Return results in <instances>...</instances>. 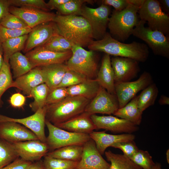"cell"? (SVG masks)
Returning <instances> with one entry per match:
<instances>
[{"label":"cell","mask_w":169,"mask_h":169,"mask_svg":"<svg viewBox=\"0 0 169 169\" xmlns=\"http://www.w3.org/2000/svg\"><path fill=\"white\" fill-rule=\"evenodd\" d=\"M93 51L103 52L115 57L133 59L139 62H144L148 59L149 48L144 43L136 41L125 44L113 38L107 32L101 39L93 40L87 46Z\"/></svg>","instance_id":"obj_1"},{"label":"cell","mask_w":169,"mask_h":169,"mask_svg":"<svg viewBox=\"0 0 169 169\" xmlns=\"http://www.w3.org/2000/svg\"><path fill=\"white\" fill-rule=\"evenodd\" d=\"M59 34L74 44L88 46L93 40L90 26L81 16L56 14L53 21Z\"/></svg>","instance_id":"obj_2"},{"label":"cell","mask_w":169,"mask_h":169,"mask_svg":"<svg viewBox=\"0 0 169 169\" xmlns=\"http://www.w3.org/2000/svg\"><path fill=\"white\" fill-rule=\"evenodd\" d=\"M139 8L129 3L122 11L113 10L108 25L109 33L113 38L122 42L132 35L134 28L140 20L138 15Z\"/></svg>","instance_id":"obj_3"},{"label":"cell","mask_w":169,"mask_h":169,"mask_svg":"<svg viewBox=\"0 0 169 169\" xmlns=\"http://www.w3.org/2000/svg\"><path fill=\"white\" fill-rule=\"evenodd\" d=\"M90 101L81 96H68L46 105V120L54 125L64 122L84 112Z\"/></svg>","instance_id":"obj_4"},{"label":"cell","mask_w":169,"mask_h":169,"mask_svg":"<svg viewBox=\"0 0 169 169\" xmlns=\"http://www.w3.org/2000/svg\"><path fill=\"white\" fill-rule=\"evenodd\" d=\"M146 23L140 20L132 35L145 42L155 55L169 59V37L160 31L145 27Z\"/></svg>","instance_id":"obj_5"},{"label":"cell","mask_w":169,"mask_h":169,"mask_svg":"<svg viewBox=\"0 0 169 169\" xmlns=\"http://www.w3.org/2000/svg\"><path fill=\"white\" fill-rule=\"evenodd\" d=\"M139 18L147 23L148 27L169 37V16L161 9L157 0H145L138 11Z\"/></svg>","instance_id":"obj_6"},{"label":"cell","mask_w":169,"mask_h":169,"mask_svg":"<svg viewBox=\"0 0 169 169\" xmlns=\"http://www.w3.org/2000/svg\"><path fill=\"white\" fill-rule=\"evenodd\" d=\"M71 51L72 55L65 62L69 70L74 71L92 79L97 75L98 64L94 51L87 50L74 45Z\"/></svg>","instance_id":"obj_7"},{"label":"cell","mask_w":169,"mask_h":169,"mask_svg":"<svg viewBox=\"0 0 169 169\" xmlns=\"http://www.w3.org/2000/svg\"><path fill=\"white\" fill-rule=\"evenodd\" d=\"M45 125L49 131L46 143L49 152L67 146L83 145L91 139L89 134L69 132L59 128L46 120Z\"/></svg>","instance_id":"obj_8"},{"label":"cell","mask_w":169,"mask_h":169,"mask_svg":"<svg viewBox=\"0 0 169 169\" xmlns=\"http://www.w3.org/2000/svg\"><path fill=\"white\" fill-rule=\"evenodd\" d=\"M111 12L110 6L102 4L95 8L83 5L81 16L84 18L89 23L93 38L96 40L102 39L107 33Z\"/></svg>","instance_id":"obj_9"},{"label":"cell","mask_w":169,"mask_h":169,"mask_svg":"<svg viewBox=\"0 0 169 169\" xmlns=\"http://www.w3.org/2000/svg\"><path fill=\"white\" fill-rule=\"evenodd\" d=\"M152 83V78L150 73L144 71L135 81L115 83V95L119 108L125 106L138 92Z\"/></svg>","instance_id":"obj_10"},{"label":"cell","mask_w":169,"mask_h":169,"mask_svg":"<svg viewBox=\"0 0 169 169\" xmlns=\"http://www.w3.org/2000/svg\"><path fill=\"white\" fill-rule=\"evenodd\" d=\"M119 108L116 95L101 87L96 95L87 105L84 112L90 115L98 113L110 115L114 114Z\"/></svg>","instance_id":"obj_11"},{"label":"cell","mask_w":169,"mask_h":169,"mask_svg":"<svg viewBox=\"0 0 169 169\" xmlns=\"http://www.w3.org/2000/svg\"><path fill=\"white\" fill-rule=\"evenodd\" d=\"M46 105L39 108L30 116L22 118H15L0 114V123L13 121L21 124L33 132L41 141L45 142V133Z\"/></svg>","instance_id":"obj_12"},{"label":"cell","mask_w":169,"mask_h":169,"mask_svg":"<svg viewBox=\"0 0 169 169\" xmlns=\"http://www.w3.org/2000/svg\"><path fill=\"white\" fill-rule=\"evenodd\" d=\"M72 55L71 50L59 53L49 50L40 46L26 53L25 55L35 67L55 64L64 63Z\"/></svg>","instance_id":"obj_13"},{"label":"cell","mask_w":169,"mask_h":169,"mask_svg":"<svg viewBox=\"0 0 169 169\" xmlns=\"http://www.w3.org/2000/svg\"><path fill=\"white\" fill-rule=\"evenodd\" d=\"M9 12L22 19L32 28L40 24L53 21L56 14L32 7L11 6Z\"/></svg>","instance_id":"obj_14"},{"label":"cell","mask_w":169,"mask_h":169,"mask_svg":"<svg viewBox=\"0 0 169 169\" xmlns=\"http://www.w3.org/2000/svg\"><path fill=\"white\" fill-rule=\"evenodd\" d=\"M90 117L96 129H103L113 133L131 134L138 130L137 125L126 120L113 116L93 114Z\"/></svg>","instance_id":"obj_15"},{"label":"cell","mask_w":169,"mask_h":169,"mask_svg":"<svg viewBox=\"0 0 169 169\" xmlns=\"http://www.w3.org/2000/svg\"><path fill=\"white\" fill-rule=\"evenodd\" d=\"M139 62L132 59L114 56L111 59L115 83L130 81L140 71Z\"/></svg>","instance_id":"obj_16"},{"label":"cell","mask_w":169,"mask_h":169,"mask_svg":"<svg viewBox=\"0 0 169 169\" xmlns=\"http://www.w3.org/2000/svg\"><path fill=\"white\" fill-rule=\"evenodd\" d=\"M58 33L57 27L53 21L38 25L32 28L28 34L23 51L26 53L41 46Z\"/></svg>","instance_id":"obj_17"},{"label":"cell","mask_w":169,"mask_h":169,"mask_svg":"<svg viewBox=\"0 0 169 169\" xmlns=\"http://www.w3.org/2000/svg\"><path fill=\"white\" fill-rule=\"evenodd\" d=\"M110 166L97 150L93 140L91 139L84 143L81 158L76 168L109 169Z\"/></svg>","instance_id":"obj_18"},{"label":"cell","mask_w":169,"mask_h":169,"mask_svg":"<svg viewBox=\"0 0 169 169\" xmlns=\"http://www.w3.org/2000/svg\"><path fill=\"white\" fill-rule=\"evenodd\" d=\"M12 144L20 157L32 162L41 160L49 152L47 144L39 139Z\"/></svg>","instance_id":"obj_19"},{"label":"cell","mask_w":169,"mask_h":169,"mask_svg":"<svg viewBox=\"0 0 169 169\" xmlns=\"http://www.w3.org/2000/svg\"><path fill=\"white\" fill-rule=\"evenodd\" d=\"M0 138L12 143L39 139L31 131L13 121L0 123Z\"/></svg>","instance_id":"obj_20"},{"label":"cell","mask_w":169,"mask_h":169,"mask_svg":"<svg viewBox=\"0 0 169 169\" xmlns=\"http://www.w3.org/2000/svg\"><path fill=\"white\" fill-rule=\"evenodd\" d=\"M44 74L41 67H35L27 73L13 81L11 87L17 88L29 96L32 90L37 86L45 83Z\"/></svg>","instance_id":"obj_21"},{"label":"cell","mask_w":169,"mask_h":169,"mask_svg":"<svg viewBox=\"0 0 169 169\" xmlns=\"http://www.w3.org/2000/svg\"><path fill=\"white\" fill-rule=\"evenodd\" d=\"M54 125L69 132L81 134H89L96 129L90 115L84 112L64 122Z\"/></svg>","instance_id":"obj_22"},{"label":"cell","mask_w":169,"mask_h":169,"mask_svg":"<svg viewBox=\"0 0 169 169\" xmlns=\"http://www.w3.org/2000/svg\"><path fill=\"white\" fill-rule=\"evenodd\" d=\"M91 139L95 142L96 148L101 155L106 149L114 143L134 141L135 136L131 134L112 135L106 133L105 131H93L89 134Z\"/></svg>","instance_id":"obj_23"},{"label":"cell","mask_w":169,"mask_h":169,"mask_svg":"<svg viewBox=\"0 0 169 169\" xmlns=\"http://www.w3.org/2000/svg\"><path fill=\"white\" fill-rule=\"evenodd\" d=\"M97 76L96 79L101 87L111 94L115 95L114 74L110 55L105 54L103 56Z\"/></svg>","instance_id":"obj_24"},{"label":"cell","mask_w":169,"mask_h":169,"mask_svg":"<svg viewBox=\"0 0 169 169\" xmlns=\"http://www.w3.org/2000/svg\"><path fill=\"white\" fill-rule=\"evenodd\" d=\"M40 67L44 76L45 83L49 88L50 91L58 86L65 73L69 70L64 63L55 64Z\"/></svg>","instance_id":"obj_25"},{"label":"cell","mask_w":169,"mask_h":169,"mask_svg":"<svg viewBox=\"0 0 169 169\" xmlns=\"http://www.w3.org/2000/svg\"><path fill=\"white\" fill-rule=\"evenodd\" d=\"M101 87L96 79H88L67 89L68 96H81L91 100L96 95Z\"/></svg>","instance_id":"obj_26"},{"label":"cell","mask_w":169,"mask_h":169,"mask_svg":"<svg viewBox=\"0 0 169 169\" xmlns=\"http://www.w3.org/2000/svg\"><path fill=\"white\" fill-rule=\"evenodd\" d=\"M138 99V96H136L125 106L119 108L113 115L137 125H139L141 121L143 113L139 108Z\"/></svg>","instance_id":"obj_27"},{"label":"cell","mask_w":169,"mask_h":169,"mask_svg":"<svg viewBox=\"0 0 169 169\" xmlns=\"http://www.w3.org/2000/svg\"><path fill=\"white\" fill-rule=\"evenodd\" d=\"M9 63L13 70V77L15 79L35 68L28 58L20 52L13 55L9 59Z\"/></svg>","instance_id":"obj_28"},{"label":"cell","mask_w":169,"mask_h":169,"mask_svg":"<svg viewBox=\"0 0 169 169\" xmlns=\"http://www.w3.org/2000/svg\"><path fill=\"white\" fill-rule=\"evenodd\" d=\"M83 150V145L69 146L49 151L46 155L55 158L79 162Z\"/></svg>","instance_id":"obj_29"},{"label":"cell","mask_w":169,"mask_h":169,"mask_svg":"<svg viewBox=\"0 0 169 169\" xmlns=\"http://www.w3.org/2000/svg\"><path fill=\"white\" fill-rule=\"evenodd\" d=\"M28 34L8 40L1 44L4 61L9 62V59L13 55L23 50Z\"/></svg>","instance_id":"obj_30"},{"label":"cell","mask_w":169,"mask_h":169,"mask_svg":"<svg viewBox=\"0 0 169 169\" xmlns=\"http://www.w3.org/2000/svg\"><path fill=\"white\" fill-rule=\"evenodd\" d=\"M104 154L107 160L110 162L109 169H142L124 155L115 154L110 150Z\"/></svg>","instance_id":"obj_31"},{"label":"cell","mask_w":169,"mask_h":169,"mask_svg":"<svg viewBox=\"0 0 169 169\" xmlns=\"http://www.w3.org/2000/svg\"><path fill=\"white\" fill-rule=\"evenodd\" d=\"M158 94V89L155 83H152L143 90L138 95V104L140 111L143 112L154 105Z\"/></svg>","instance_id":"obj_32"},{"label":"cell","mask_w":169,"mask_h":169,"mask_svg":"<svg viewBox=\"0 0 169 169\" xmlns=\"http://www.w3.org/2000/svg\"><path fill=\"white\" fill-rule=\"evenodd\" d=\"M50 91L49 88L45 83L41 84L33 88L29 97H33V101L30 103L29 106L34 112L39 108L46 106V101Z\"/></svg>","instance_id":"obj_33"},{"label":"cell","mask_w":169,"mask_h":169,"mask_svg":"<svg viewBox=\"0 0 169 169\" xmlns=\"http://www.w3.org/2000/svg\"><path fill=\"white\" fill-rule=\"evenodd\" d=\"M74 45L73 43L58 33L41 46L52 51L63 53L71 50Z\"/></svg>","instance_id":"obj_34"},{"label":"cell","mask_w":169,"mask_h":169,"mask_svg":"<svg viewBox=\"0 0 169 169\" xmlns=\"http://www.w3.org/2000/svg\"><path fill=\"white\" fill-rule=\"evenodd\" d=\"M19 157L13 144L0 138V169Z\"/></svg>","instance_id":"obj_35"},{"label":"cell","mask_w":169,"mask_h":169,"mask_svg":"<svg viewBox=\"0 0 169 169\" xmlns=\"http://www.w3.org/2000/svg\"><path fill=\"white\" fill-rule=\"evenodd\" d=\"M92 0H69L57 9L58 14L64 16H81L82 8L85 3H92Z\"/></svg>","instance_id":"obj_36"},{"label":"cell","mask_w":169,"mask_h":169,"mask_svg":"<svg viewBox=\"0 0 169 169\" xmlns=\"http://www.w3.org/2000/svg\"><path fill=\"white\" fill-rule=\"evenodd\" d=\"M43 161L45 169H74L78 162L66 161L46 155Z\"/></svg>","instance_id":"obj_37"},{"label":"cell","mask_w":169,"mask_h":169,"mask_svg":"<svg viewBox=\"0 0 169 169\" xmlns=\"http://www.w3.org/2000/svg\"><path fill=\"white\" fill-rule=\"evenodd\" d=\"M13 82L9 63L4 61L0 72V107H2L3 104L2 100V95L11 88Z\"/></svg>","instance_id":"obj_38"},{"label":"cell","mask_w":169,"mask_h":169,"mask_svg":"<svg viewBox=\"0 0 169 169\" xmlns=\"http://www.w3.org/2000/svg\"><path fill=\"white\" fill-rule=\"evenodd\" d=\"M142 169H151L155 163L147 151L139 150L130 158Z\"/></svg>","instance_id":"obj_39"},{"label":"cell","mask_w":169,"mask_h":169,"mask_svg":"<svg viewBox=\"0 0 169 169\" xmlns=\"http://www.w3.org/2000/svg\"><path fill=\"white\" fill-rule=\"evenodd\" d=\"M88 79L81 74L69 69L65 73L60 83L57 87L68 88L82 82Z\"/></svg>","instance_id":"obj_40"},{"label":"cell","mask_w":169,"mask_h":169,"mask_svg":"<svg viewBox=\"0 0 169 169\" xmlns=\"http://www.w3.org/2000/svg\"><path fill=\"white\" fill-rule=\"evenodd\" d=\"M32 28L29 27L22 29H11L0 25V43L13 38L28 34Z\"/></svg>","instance_id":"obj_41"},{"label":"cell","mask_w":169,"mask_h":169,"mask_svg":"<svg viewBox=\"0 0 169 169\" xmlns=\"http://www.w3.org/2000/svg\"><path fill=\"white\" fill-rule=\"evenodd\" d=\"M0 25L11 29H22L29 27L22 19L10 13L1 19Z\"/></svg>","instance_id":"obj_42"},{"label":"cell","mask_w":169,"mask_h":169,"mask_svg":"<svg viewBox=\"0 0 169 169\" xmlns=\"http://www.w3.org/2000/svg\"><path fill=\"white\" fill-rule=\"evenodd\" d=\"M9 1L11 6L17 7H30L46 11L49 10L47 3L44 0H9Z\"/></svg>","instance_id":"obj_43"},{"label":"cell","mask_w":169,"mask_h":169,"mask_svg":"<svg viewBox=\"0 0 169 169\" xmlns=\"http://www.w3.org/2000/svg\"><path fill=\"white\" fill-rule=\"evenodd\" d=\"M68 96L67 88H56L49 91L47 97L46 105L58 103Z\"/></svg>","instance_id":"obj_44"},{"label":"cell","mask_w":169,"mask_h":169,"mask_svg":"<svg viewBox=\"0 0 169 169\" xmlns=\"http://www.w3.org/2000/svg\"><path fill=\"white\" fill-rule=\"evenodd\" d=\"M111 147L120 149L123 155L129 158L139 150L134 141L116 143Z\"/></svg>","instance_id":"obj_45"},{"label":"cell","mask_w":169,"mask_h":169,"mask_svg":"<svg viewBox=\"0 0 169 169\" xmlns=\"http://www.w3.org/2000/svg\"><path fill=\"white\" fill-rule=\"evenodd\" d=\"M101 4L112 6L116 11H121L128 5V0H103L100 1Z\"/></svg>","instance_id":"obj_46"},{"label":"cell","mask_w":169,"mask_h":169,"mask_svg":"<svg viewBox=\"0 0 169 169\" xmlns=\"http://www.w3.org/2000/svg\"><path fill=\"white\" fill-rule=\"evenodd\" d=\"M32 162L19 157L0 169H27Z\"/></svg>","instance_id":"obj_47"},{"label":"cell","mask_w":169,"mask_h":169,"mask_svg":"<svg viewBox=\"0 0 169 169\" xmlns=\"http://www.w3.org/2000/svg\"><path fill=\"white\" fill-rule=\"evenodd\" d=\"M9 102L12 106L19 108L22 107L25 104L26 98L22 94L17 93L13 94L10 97Z\"/></svg>","instance_id":"obj_48"},{"label":"cell","mask_w":169,"mask_h":169,"mask_svg":"<svg viewBox=\"0 0 169 169\" xmlns=\"http://www.w3.org/2000/svg\"><path fill=\"white\" fill-rule=\"evenodd\" d=\"M11 6L9 0H0V21L9 13V8Z\"/></svg>","instance_id":"obj_49"},{"label":"cell","mask_w":169,"mask_h":169,"mask_svg":"<svg viewBox=\"0 0 169 169\" xmlns=\"http://www.w3.org/2000/svg\"><path fill=\"white\" fill-rule=\"evenodd\" d=\"M69 0H50L47 3L49 10H57L61 5L67 2Z\"/></svg>","instance_id":"obj_50"},{"label":"cell","mask_w":169,"mask_h":169,"mask_svg":"<svg viewBox=\"0 0 169 169\" xmlns=\"http://www.w3.org/2000/svg\"><path fill=\"white\" fill-rule=\"evenodd\" d=\"M161 8L163 11L166 14L169 15V0H158Z\"/></svg>","instance_id":"obj_51"},{"label":"cell","mask_w":169,"mask_h":169,"mask_svg":"<svg viewBox=\"0 0 169 169\" xmlns=\"http://www.w3.org/2000/svg\"><path fill=\"white\" fill-rule=\"evenodd\" d=\"M27 169H45L43 161L40 160L32 162Z\"/></svg>","instance_id":"obj_52"},{"label":"cell","mask_w":169,"mask_h":169,"mask_svg":"<svg viewBox=\"0 0 169 169\" xmlns=\"http://www.w3.org/2000/svg\"><path fill=\"white\" fill-rule=\"evenodd\" d=\"M159 103L161 105H168L169 104V98L164 95H162L160 98Z\"/></svg>","instance_id":"obj_53"},{"label":"cell","mask_w":169,"mask_h":169,"mask_svg":"<svg viewBox=\"0 0 169 169\" xmlns=\"http://www.w3.org/2000/svg\"><path fill=\"white\" fill-rule=\"evenodd\" d=\"M145 0H128L129 3L132 4L139 8L143 5Z\"/></svg>","instance_id":"obj_54"},{"label":"cell","mask_w":169,"mask_h":169,"mask_svg":"<svg viewBox=\"0 0 169 169\" xmlns=\"http://www.w3.org/2000/svg\"><path fill=\"white\" fill-rule=\"evenodd\" d=\"M4 62L3 53L1 44L0 43V72Z\"/></svg>","instance_id":"obj_55"},{"label":"cell","mask_w":169,"mask_h":169,"mask_svg":"<svg viewBox=\"0 0 169 169\" xmlns=\"http://www.w3.org/2000/svg\"><path fill=\"white\" fill-rule=\"evenodd\" d=\"M151 169H161V164L159 163H156Z\"/></svg>","instance_id":"obj_56"},{"label":"cell","mask_w":169,"mask_h":169,"mask_svg":"<svg viewBox=\"0 0 169 169\" xmlns=\"http://www.w3.org/2000/svg\"><path fill=\"white\" fill-rule=\"evenodd\" d=\"M166 157L167 162L168 163H169V150H168L166 152Z\"/></svg>","instance_id":"obj_57"},{"label":"cell","mask_w":169,"mask_h":169,"mask_svg":"<svg viewBox=\"0 0 169 169\" xmlns=\"http://www.w3.org/2000/svg\"><path fill=\"white\" fill-rule=\"evenodd\" d=\"M80 169L75 168V169Z\"/></svg>","instance_id":"obj_58"}]
</instances>
